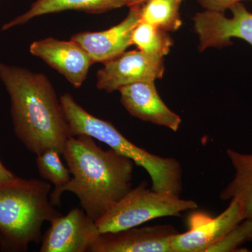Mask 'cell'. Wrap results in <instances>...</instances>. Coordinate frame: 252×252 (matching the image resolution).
Segmentation results:
<instances>
[{
  "label": "cell",
  "mask_w": 252,
  "mask_h": 252,
  "mask_svg": "<svg viewBox=\"0 0 252 252\" xmlns=\"http://www.w3.org/2000/svg\"><path fill=\"white\" fill-rule=\"evenodd\" d=\"M51 186L35 179L15 177L0 182V250L26 252L40 243L41 228L61 214L50 200Z\"/></svg>",
  "instance_id": "3957f363"
},
{
  "label": "cell",
  "mask_w": 252,
  "mask_h": 252,
  "mask_svg": "<svg viewBox=\"0 0 252 252\" xmlns=\"http://www.w3.org/2000/svg\"><path fill=\"white\" fill-rule=\"evenodd\" d=\"M165 72L163 59L150 56L140 50L124 51L104 63L97 73V88L112 93L124 86L161 79Z\"/></svg>",
  "instance_id": "ba28073f"
},
{
  "label": "cell",
  "mask_w": 252,
  "mask_h": 252,
  "mask_svg": "<svg viewBox=\"0 0 252 252\" xmlns=\"http://www.w3.org/2000/svg\"><path fill=\"white\" fill-rule=\"evenodd\" d=\"M144 0H127L126 6L130 7V6H135V5L140 4Z\"/></svg>",
  "instance_id": "7402d4cb"
},
{
  "label": "cell",
  "mask_w": 252,
  "mask_h": 252,
  "mask_svg": "<svg viewBox=\"0 0 252 252\" xmlns=\"http://www.w3.org/2000/svg\"><path fill=\"white\" fill-rule=\"evenodd\" d=\"M229 9L231 18L209 10L194 16V29L200 39V51L232 45V38L243 39L252 46V13L242 2L232 5Z\"/></svg>",
  "instance_id": "52a82bcc"
},
{
  "label": "cell",
  "mask_w": 252,
  "mask_h": 252,
  "mask_svg": "<svg viewBox=\"0 0 252 252\" xmlns=\"http://www.w3.org/2000/svg\"><path fill=\"white\" fill-rule=\"evenodd\" d=\"M15 177L14 174L3 165L2 162L0 160V182L9 180Z\"/></svg>",
  "instance_id": "44dd1931"
},
{
  "label": "cell",
  "mask_w": 252,
  "mask_h": 252,
  "mask_svg": "<svg viewBox=\"0 0 252 252\" xmlns=\"http://www.w3.org/2000/svg\"><path fill=\"white\" fill-rule=\"evenodd\" d=\"M71 136L86 135L109 146L118 154L129 158L143 167L152 180V190L180 195L183 189L182 168L173 158L159 157L137 147L123 135L113 124L94 117L65 93L61 97Z\"/></svg>",
  "instance_id": "277c9868"
},
{
  "label": "cell",
  "mask_w": 252,
  "mask_h": 252,
  "mask_svg": "<svg viewBox=\"0 0 252 252\" xmlns=\"http://www.w3.org/2000/svg\"><path fill=\"white\" fill-rule=\"evenodd\" d=\"M0 81L9 95L18 140L36 155L49 149L63 155L70 129L49 78L27 68L0 63Z\"/></svg>",
  "instance_id": "6da1fadb"
},
{
  "label": "cell",
  "mask_w": 252,
  "mask_h": 252,
  "mask_svg": "<svg viewBox=\"0 0 252 252\" xmlns=\"http://www.w3.org/2000/svg\"><path fill=\"white\" fill-rule=\"evenodd\" d=\"M183 0H144L137 4L141 21L166 32L177 31L182 26L180 9Z\"/></svg>",
  "instance_id": "2e32d148"
},
{
  "label": "cell",
  "mask_w": 252,
  "mask_h": 252,
  "mask_svg": "<svg viewBox=\"0 0 252 252\" xmlns=\"http://www.w3.org/2000/svg\"><path fill=\"white\" fill-rule=\"evenodd\" d=\"M127 0H35L30 9L3 25L2 31L22 26L43 15L55 14L64 11H82L87 14H98L126 6Z\"/></svg>",
  "instance_id": "5bb4252c"
},
{
  "label": "cell",
  "mask_w": 252,
  "mask_h": 252,
  "mask_svg": "<svg viewBox=\"0 0 252 252\" xmlns=\"http://www.w3.org/2000/svg\"><path fill=\"white\" fill-rule=\"evenodd\" d=\"M197 208L198 204L193 200L148 189L147 182H144L111 207L96 221V225L100 233L120 231L139 226L154 219L180 217L182 212Z\"/></svg>",
  "instance_id": "5b68a950"
},
{
  "label": "cell",
  "mask_w": 252,
  "mask_h": 252,
  "mask_svg": "<svg viewBox=\"0 0 252 252\" xmlns=\"http://www.w3.org/2000/svg\"><path fill=\"white\" fill-rule=\"evenodd\" d=\"M132 44L145 54L164 59L173 44L167 32L141 21L132 32Z\"/></svg>",
  "instance_id": "e0dca14e"
},
{
  "label": "cell",
  "mask_w": 252,
  "mask_h": 252,
  "mask_svg": "<svg viewBox=\"0 0 252 252\" xmlns=\"http://www.w3.org/2000/svg\"><path fill=\"white\" fill-rule=\"evenodd\" d=\"M252 240V219H245L217 243L207 249L206 252H235L243 244Z\"/></svg>",
  "instance_id": "d6986e66"
},
{
  "label": "cell",
  "mask_w": 252,
  "mask_h": 252,
  "mask_svg": "<svg viewBox=\"0 0 252 252\" xmlns=\"http://www.w3.org/2000/svg\"><path fill=\"white\" fill-rule=\"evenodd\" d=\"M226 155L235 170L233 178L220 193V200H237L243 209L244 220L252 219V154L226 149Z\"/></svg>",
  "instance_id": "9a60e30c"
},
{
  "label": "cell",
  "mask_w": 252,
  "mask_h": 252,
  "mask_svg": "<svg viewBox=\"0 0 252 252\" xmlns=\"http://www.w3.org/2000/svg\"><path fill=\"white\" fill-rule=\"evenodd\" d=\"M63 156L72 177L50 194L54 206H60L64 191L71 192L96 222L132 189L133 160L111 148L103 150L90 136H71Z\"/></svg>",
  "instance_id": "7a4b0ae2"
},
{
  "label": "cell",
  "mask_w": 252,
  "mask_h": 252,
  "mask_svg": "<svg viewBox=\"0 0 252 252\" xmlns=\"http://www.w3.org/2000/svg\"><path fill=\"white\" fill-rule=\"evenodd\" d=\"M121 102L132 117L144 122L164 126L177 132L182 119L160 98L154 81H142L121 88Z\"/></svg>",
  "instance_id": "4fadbf2b"
},
{
  "label": "cell",
  "mask_w": 252,
  "mask_h": 252,
  "mask_svg": "<svg viewBox=\"0 0 252 252\" xmlns=\"http://www.w3.org/2000/svg\"><path fill=\"white\" fill-rule=\"evenodd\" d=\"M129 8L125 19L114 27L100 32H82L71 39L85 50L94 63H104L117 57L132 45V32L141 21L137 5Z\"/></svg>",
  "instance_id": "7c38bea8"
},
{
  "label": "cell",
  "mask_w": 252,
  "mask_h": 252,
  "mask_svg": "<svg viewBox=\"0 0 252 252\" xmlns=\"http://www.w3.org/2000/svg\"><path fill=\"white\" fill-rule=\"evenodd\" d=\"M30 52L59 72L75 89H79L87 78L94 62L77 43L49 37L32 43Z\"/></svg>",
  "instance_id": "8fae6325"
},
{
  "label": "cell",
  "mask_w": 252,
  "mask_h": 252,
  "mask_svg": "<svg viewBox=\"0 0 252 252\" xmlns=\"http://www.w3.org/2000/svg\"><path fill=\"white\" fill-rule=\"evenodd\" d=\"M60 156L61 154L54 149L36 155V167L39 175L55 186L54 190L62 188L72 177L69 168L64 165Z\"/></svg>",
  "instance_id": "ac0fdd59"
},
{
  "label": "cell",
  "mask_w": 252,
  "mask_h": 252,
  "mask_svg": "<svg viewBox=\"0 0 252 252\" xmlns=\"http://www.w3.org/2000/svg\"><path fill=\"white\" fill-rule=\"evenodd\" d=\"M202 6L209 11L223 13L229 9L232 5L245 0H197Z\"/></svg>",
  "instance_id": "ffe728a7"
},
{
  "label": "cell",
  "mask_w": 252,
  "mask_h": 252,
  "mask_svg": "<svg viewBox=\"0 0 252 252\" xmlns=\"http://www.w3.org/2000/svg\"><path fill=\"white\" fill-rule=\"evenodd\" d=\"M220 215L212 217L203 212H194L189 217V230L177 233L172 238L173 252H206L235 225L244 220L240 202L230 200Z\"/></svg>",
  "instance_id": "8992f818"
},
{
  "label": "cell",
  "mask_w": 252,
  "mask_h": 252,
  "mask_svg": "<svg viewBox=\"0 0 252 252\" xmlns=\"http://www.w3.org/2000/svg\"><path fill=\"white\" fill-rule=\"evenodd\" d=\"M41 239L40 252H91L100 233L82 208H74L50 221Z\"/></svg>",
  "instance_id": "9c48e42d"
},
{
  "label": "cell",
  "mask_w": 252,
  "mask_h": 252,
  "mask_svg": "<svg viewBox=\"0 0 252 252\" xmlns=\"http://www.w3.org/2000/svg\"><path fill=\"white\" fill-rule=\"evenodd\" d=\"M177 233L173 225H158L100 233L91 252H173Z\"/></svg>",
  "instance_id": "30bf717a"
}]
</instances>
